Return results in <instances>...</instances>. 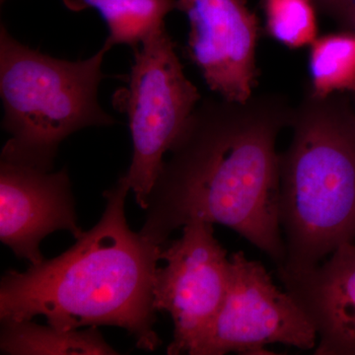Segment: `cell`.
Here are the masks:
<instances>
[{"mask_svg":"<svg viewBox=\"0 0 355 355\" xmlns=\"http://www.w3.org/2000/svg\"><path fill=\"white\" fill-rule=\"evenodd\" d=\"M294 108L275 94L245 103L203 99L164 160L140 233L164 245L195 221L221 224L268 254L286 261L279 222V132Z\"/></svg>","mask_w":355,"mask_h":355,"instance_id":"1","label":"cell"},{"mask_svg":"<svg viewBox=\"0 0 355 355\" xmlns=\"http://www.w3.org/2000/svg\"><path fill=\"white\" fill-rule=\"evenodd\" d=\"M123 176L105 191L100 221L76 244L51 260L9 270L0 282L1 322L44 316L60 330L114 326L125 329L137 347L154 352L156 333L153 286L163 245L128 226Z\"/></svg>","mask_w":355,"mask_h":355,"instance_id":"2","label":"cell"},{"mask_svg":"<svg viewBox=\"0 0 355 355\" xmlns=\"http://www.w3.org/2000/svg\"><path fill=\"white\" fill-rule=\"evenodd\" d=\"M291 127V146L279 154L286 254L277 273L296 275L355 241V110L340 96L307 93Z\"/></svg>","mask_w":355,"mask_h":355,"instance_id":"3","label":"cell"},{"mask_svg":"<svg viewBox=\"0 0 355 355\" xmlns=\"http://www.w3.org/2000/svg\"><path fill=\"white\" fill-rule=\"evenodd\" d=\"M112 46L87 60L69 62L44 55L0 31L2 127L11 137L1 160L51 171L58 146L77 130L116 120L100 106L102 64Z\"/></svg>","mask_w":355,"mask_h":355,"instance_id":"4","label":"cell"},{"mask_svg":"<svg viewBox=\"0 0 355 355\" xmlns=\"http://www.w3.org/2000/svg\"><path fill=\"white\" fill-rule=\"evenodd\" d=\"M133 53L128 87L116 95L114 104L128 114L132 139V164L123 178L137 205L146 210L164 155L202 96L184 74L176 44L166 27L147 37Z\"/></svg>","mask_w":355,"mask_h":355,"instance_id":"5","label":"cell"},{"mask_svg":"<svg viewBox=\"0 0 355 355\" xmlns=\"http://www.w3.org/2000/svg\"><path fill=\"white\" fill-rule=\"evenodd\" d=\"M314 326L295 299L275 286L261 261L244 252L230 257V280L218 314L191 355L275 354L270 345L311 350Z\"/></svg>","mask_w":355,"mask_h":355,"instance_id":"6","label":"cell"},{"mask_svg":"<svg viewBox=\"0 0 355 355\" xmlns=\"http://www.w3.org/2000/svg\"><path fill=\"white\" fill-rule=\"evenodd\" d=\"M154 277L153 304L169 313L174 336L167 354H193L218 314L230 280V258L214 236V224L195 221L179 239L165 243Z\"/></svg>","mask_w":355,"mask_h":355,"instance_id":"7","label":"cell"},{"mask_svg":"<svg viewBox=\"0 0 355 355\" xmlns=\"http://www.w3.org/2000/svg\"><path fill=\"white\" fill-rule=\"evenodd\" d=\"M190 22L187 55L210 90L229 102L254 96L260 25L243 0H178Z\"/></svg>","mask_w":355,"mask_h":355,"instance_id":"8","label":"cell"},{"mask_svg":"<svg viewBox=\"0 0 355 355\" xmlns=\"http://www.w3.org/2000/svg\"><path fill=\"white\" fill-rule=\"evenodd\" d=\"M76 239L78 225L67 168L44 171L31 166L0 161V240L30 265L44 260L40 244L55 231Z\"/></svg>","mask_w":355,"mask_h":355,"instance_id":"9","label":"cell"},{"mask_svg":"<svg viewBox=\"0 0 355 355\" xmlns=\"http://www.w3.org/2000/svg\"><path fill=\"white\" fill-rule=\"evenodd\" d=\"M317 331L316 355H355V241L307 272L277 273Z\"/></svg>","mask_w":355,"mask_h":355,"instance_id":"10","label":"cell"},{"mask_svg":"<svg viewBox=\"0 0 355 355\" xmlns=\"http://www.w3.org/2000/svg\"><path fill=\"white\" fill-rule=\"evenodd\" d=\"M1 354H119L104 340L98 327L64 331L27 321L1 322Z\"/></svg>","mask_w":355,"mask_h":355,"instance_id":"11","label":"cell"},{"mask_svg":"<svg viewBox=\"0 0 355 355\" xmlns=\"http://www.w3.org/2000/svg\"><path fill=\"white\" fill-rule=\"evenodd\" d=\"M70 10L97 9L108 26L106 43L128 44L132 50L153 33L165 27V17L178 0H64Z\"/></svg>","mask_w":355,"mask_h":355,"instance_id":"12","label":"cell"},{"mask_svg":"<svg viewBox=\"0 0 355 355\" xmlns=\"http://www.w3.org/2000/svg\"><path fill=\"white\" fill-rule=\"evenodd\" d=\"M309 72L308 93L314 97L355 95V31L318 37L310 46Z\"/></svg>","mask_w":355,"mask_h":355,"instance_id":"13","label":"cell"},{"mask_svg":"<svg viewBox=\"0 0 355 355\" xmlns=\"http://www.w3.org/2000/svg\"><path fill=\"white\" fill-rule=\"evenodd\" d=\"M266 34L289 49L311 46L318 38L312 0H263Z\"/></svg>","mask_w":355,"mask_h":355,"instance_id":"14","label":"cell"},{"mask_svg":"<svg viewBox=\"0 0 355 355\" xmlns=\"http://www.w3.org/2000/svg\"><path fill=\"white\" fill-rule=\"evenodd\" d=\"M343 30L355 31V0H317Z\"/></svg>","mask_w":355,"mask_h":355,"instance_id":"15","label":"cell"},{"mask_svg":"<svg viewBox=\"0 0 355 355\" xmlns=\"http://www.w3.org/2000/svg\"><path fill=\"white\" fill-rule=\"evenodd\" d=\"M354 97H355V95H354ZM354 110H355V106H354Z\"/></svg>","mask_w":355,"mask_h":355,"instance_id":"16","label":"cell"}]
</instances>
